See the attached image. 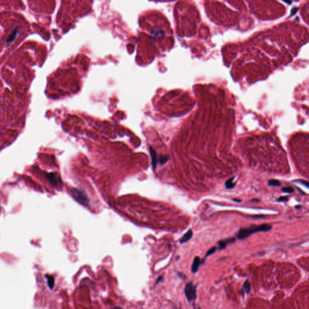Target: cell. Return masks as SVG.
<instances>
[{
    "instance_id": "10",
    "label": "cell",
    "mask_w": 309,
    "mask_h": 309,
    "mask_svg": "<svg viewBox=\"0 0 309 309\" xmlns=\"http://www.w3.org/2000/svg\"><path fill=\"white\" fill-rule=\"evenodd\" d=\"M46 278H47V283H48V285L49 287L51 289H52L53 288L54 285H55V278H54V277H52V276L47 275V276H46Z\"/></svg>"
},
{
    "instance_id": "15",
    "label": "cell",
    "mask_w": 309,
    "mask_h": 309,
    "mask_svg": "<svg viewBox=\"0 0 309 309\" xmlns=\"http://www.w3.org/2000/svg\"><path fill=\"white\" fill-rule=\"evenodd\" d=\"M288 199H289V198H288V197H287V196H281V197H280V198H279L278 199L277 201L278 202H286V201H288Z\"/></svg>"
},
{
    "instance_id": "4",
    "label": "cell",
    "mask_w": 309,
    "mask_h": 309,
    "mask_svg": "<svg viewBox=\"0 0 309 309\" xmlns=\"http://www.w3.org/2000/svg\"><path fill=\"white\" fill-rule=\"evenodd\" d=\"M235 241V238H229V239H228L226 240H221V241H219L218 242V245H219V249H220V250H223V249H224L225 248H226V246L228 244H229V243H234Z\"/></svg>"
},
{
    "instance_id": "5",
    "label": "cell",
    "mask_w": 309,
    "mask_h": 309,
    "mask_svg": "<svg viewBox=\"0 0 309 309\" xmlns=\"http://www.w3.org/2000/svg\"><path fill=\"white\" fill-rule=\"evenodd\" d=\"M201 263H202V261H201L200 257H198V256H196V257H195V258L193 260V262L192 266V271L193 273L197 272V271H198L199 266L201 265Z\"/></svg>"
},
{
    "instance_id": "19",
    "label": "cell",
    "mask_w": 309,
    "mask_h": 309,
    "mask_svg": "<svg viewBox=\"0 0 309 309\" xmlns=\"http://www.w3.org/2000/svg\"><path fill=\"white\" fill-rule=\"evenodd\" d=\"M284 1H285L286 3H287V4H291V1H290V0H283Z\"/></svg>"
},
{
    "instance_id": "21",
    "label": "cell",
    "mask_w": 309,
    "mask_h": 309,
    "mask_svg": "<svg viewBox=\"0 0 309 309\" xmlns=\"http://www.w3.org/2000/svg\"><path fill=\"white\" fill-rule=\"evenodd\" d=\"M300 207H301V206H299V205H298V206H296V207H295V208H296V209H298V208H300Z\"/></svg>"
},
{
    "instance_id": "1",
    "label": "cell",
    "mask_w": 309,
    "mask_h": 309,
    "mask_svg": "<svg viewBox=\"0 0 309 309\" xmlns=\"http://www.w3.org/2000/svg\"><path fill=\"white\" fill-rule=\"evenodd\" d=\"M271 229L272 226L268 224H263L257 226H252L248 228H241L237 234V238L239 239H245L255 233L267 232Z\"/></svg>"
},
{
    "instance_id": "14",
    "label": "cell",
    "mask_w": 309,
    "mask_h": 309,
    "mask_svg": "<svg viewBox=\"0 0 309 309\" xmlns=\"http://www.w3.org/2000/svg\"><path fill=\"white\" fill-rule=\"evenodd\" d=\"M217 249H218V248H216V247H213L211 249H209V250L207 251V254L205 255V257H208V256L213 254L214 253L216 252Z\"/></svg>"
},
{
    "instance_id": "16",
    "label": "cell",
    "mask_w": 309,
    "mask_h": 309,
    "mask_svg": "<svg viewBox=\"0 0 309 309\" xmlns=\"http://www.w3.org/2000/svg\"><path fill=\"white\" fill-rule=\"evenodd\" d=\"M297 182H298L302 184H303L304 186H305L307 188H308V182H306V181H302V180H298V181H296Z\"/></svg>"
},
{
    "instance_id": "7",
    "label": "cell",
    "mask_w": 309,
    "mask_h": 309,
    "mask_svg": "<svg viewBox=\"0 0 309 309\" xmlns=\"http://www.w3.org/2000/svg\"><path fill=\"white\" fill-rule=\"evenodd\" d=\"M150 153L151 156V158H152V164L153 170L155 169L156 164H157V158H156V154L155 152V150L152 148H150Z\"/></svg>"
},
{
    "instance_id": "11",
    "label": "cell",
    "mask_w": 309,
    "mask_h": 309,
    "mask_svg": "<svg viewBox=\"0 0 309 309\" xmlns=\"http://www.w3.org/2000/svg\"><path fill=\"white\" fill-rule=\"evenodd\" d=\"M268 183L269 186H272V187H279L281 186V182L278 181V180H275V179H271L270 181H269Z\"/></svg>"
},
{
    "instance_id": "3",
    "label": "cell",
    "mask_w": 309,
    "mask_h": 309,
    "mask_svg": "<svg viewBox=\"0 0 309 309\" xmlns=\"http://www.w3.org/2000/svg\"><path fill=\"white\" fill-rule=\"evenodd\" d=\"M196 286H194L192 282H188L186 285L185 289H184V293H185L186 297L189 302H192L194 301L197 298V291Z\"/></svg>"
},
{
    "instance_id": "12",
    "label": "cell",
    "mask_w": 309,
    "mask_h": 309,
    "mask_svg": "<svg viewBox=\"0 0 309 309\" xmlns=\"http://www.w3.org/2000/svg\"><path fill=\"white\" fill-rule=\"evenodd\" d=\"M48 178L50 181V182L53 184V186H56L57 185V181L56 179V177L55 176V175L53 174H50L48 175Z\"/></svg>"
},
{
    "instance_id": "18",
    "label": "cell",
    "mask_w": 309,
    "mask_h": 309,
    "mask_svg": "<svg viewBox=\"0 0 309 309\" xmlns=\"http://www.w3.org/2000/svg\"><path fill=\"white\" fill-rule=\"evenodd\" d=\"M233 201H234V202H241V200H240V199H233Z\"/></svg>"
},
{
    "instance_id": "8",
    "label": "cell",
    "mask_w": 309,
    "mask_h": 309,
    "mask_svg": "<svg viewBox=\"0 0 309 309\" xmlns=\"http://www.w3.org/2000/svg\"><path fill=\"white\" fill-rule=\"evenodd\" d=\"M251 283L250 282H249V281L246 280L245 282H244V284H243V289H242V294H243V293H244V292L246 293H248L249 292V291H250L251 290Z\"/></svg>"
},
{
    "instance_id": "9",
    "label": "cell",
    "mask_w": 309,
    "mask_h": 309,
    "mask_svg": "<svg viewBox=\"0 0 309 309\" xmlns=\"http://www.w3.org/2000/svg\"><path fill=\"white\" fill-rule=\"evenodd\" d=\"M234 177H232V178L229 179L225 182V186L227 189H232L235 186V183L234 182Z\"/></svg>"
},
{
    "instance_id": "2",
    "label": "cell",
    "mask_w": 309,
    "mask_h": 309,
    "mask_svg": "<svg viewBox=\"0 0 309 309\" xmlns=\"http://www.w3.org/2000/svg\"><path fill=\"white\" fill-rule=\"evenodd\" d=\"M71 193L74 199L82 205L87 207L89 203L88 197L82 190L77 188L71 190Z\"/></svg>"
},
{
    "instance_id": "6",
    "label": "cell",
    "mask_w": 309,
    "mask_h": 309,
    "mask_svg": "<svg viewBox=\"0 0 309 309\" xmlns=\"http://www.w3.org/2000/svg\"><path fill=\"white\" fill-rule=\"evenodd\" d=\"M193 235V233L192 231V229H189L188 231L185 234H184L182 237V238L180 239V240H179L180 243L182 244V243H186L187 241H188V240H190V239H192Z\"/></svg>"
},
{
    "instance_id": "17",
    "label": "cell",
    "mask_w": 309,
    "mask_h": 309,
    "mask_svg": "<svg viewBox=\"0 0 309 309\" xmlns=\"http://www.w3.org/2000/svg\"><path fill=\"white\" fill-rule=\"evenodd\" d=\"M162 281V277H160L156 280V283H159L160 282H161Z\"/></svg>"
},
{
    "instance_id": "20",
    "label": "cell",
    "mask_w": 309,
    "mask_h": 309,
    "mask_svg": "<svg viewBox=\"0 0 309 309\" xmlns=\"http://www.w3.org/2000/svg\"><path fill=\"white\" fill-rule=\"evenodd\" d=\"M251 201H252V202H259V200H258V199H252Z\"/></svg>"
},
{
    "instance_id": "13",
    "label": "cell",
    "mask_w": 309,
    "mask_h": 309,
    "mask_svg": "<svg viewBox=\"0 0 309 309\" xmlns=\"http://www.w3.org/2000/svg\"><path fill=\"white\" fill-rule=\"evenodd\" d=\"M281 190L282 192L286 193H292L294 192V190L292 187H283Z\"/></svg>"
}]
</instances>
